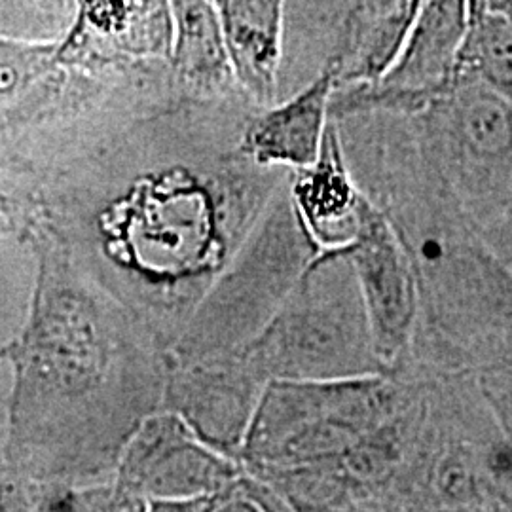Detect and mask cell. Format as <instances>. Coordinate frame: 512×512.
I'll list each match as a JSON object with an SVG mask.
<instances>
[{
    "instance_id": "obj_1",
    "label": "cell",
    "mask_w": 512,
    "mask_h": 512,
    "mask_svg": "<svg viewBox=\"0 0 512 512\" xmlns=\"http://www.w3.org/2000/svg\"><path fill=\"white\" fill-rule=\"evenodd\" d=\"M27 232L40 270L29 323L10 346L16 387L4 458L25 495L57 492L63 503L76 484H114L129 440L164 410L169 355L54 239Z\"/></svg>"
},
{
    "instance_id": "obj_2",
    "label": "cell",
    "mask_w": 512,
    "mask_h": 512,
    "mask_svg": "<svg viewBox=\"0 0 512 512\" xmlns=\"http://www.w3.org/2000/svg\"><path fill=\"white\" fill-rule=\"evenodd\" d=\"M234 353L266 384L389 374L374 348L348 245L315 256L270 325Z\"/></svg>"
},
{
    "instance_id": "obj_3",
    "label": "cell",
    "mask_w": 512,
    "mask_h": 512,
    "mask_svg": "<svg viewBox=\"0 0 512 512\" xmlns=\"http://www.w3.org/2000/svg\"><path fill=\"white\" fill-rule=\"evenodd\" d=\"M321 251L293 194L281 203L272 198L236 260L205 296L179 342L167 351L169 365L230 355L253 342Z\"/></svg>"
},
{
    "instance_id": "obj_4",
    "label": "cell",
    "mask_w": 512,
    "mask_h": 512,
    "mask_svg": "<svg viewBox=\"0 0 512 512\" xmlns=\"http://www.w3.org/2000/svg\"><path fill=\"white\" fill-rule=\"evenodd\" d=\"M414 120L427 158L482 232L512 196V99L458 71Z\"/></svg>"
},
{
    "instance_id": "obj_5",
    "label": "cell",
    "mask_w": 512,
    "mask_h": 512,
    "mask_svg": "<svg viewBox=\"0 0 512 512\" xmlns=\"http://www.w3.org/2000/svg\"><path fill=\"white\" fill-rule=\"evenodd\" d=\"M469 14L471 0H423L393 67L372 86L336 90L330 118L363 110L421 112L450 88L458 74Z\"/></svg>"
},
{
    "instance_id": "obj_6",
    "label": "cell",
    "mask_w": 512,
    "mask_h": 512,
    "mask_svg": "<svg viewBox=\"0 0 512 512\" xmlns=\"http://www.w3.org/2000/svg\"><path fill=\"white\" fill-rule=\"evenodd\" d=\"M116 492L122 505L209 503L238 478L234 458L205 444L171 412L152 414L129 440L118 467Z\"/></svg>"
},
{
    "instance_id": "obj_7",
    "label": "cell",
    "mask_w": 512,
    "mask_h": 512,
    "mask_svg": "<svg viewBox=\"0 0 512 512\" xmlns=\"http://www.w3.org/2000/svg\"><path fill=\"white\" fill-rule=\"evenodd\" d=\"M348 253L365 298L378 359L385 372H403L412 365L420 327V283L403 241L368 198Z\"/></svg>"
},
{
    "instance_id": "obj_8",
    "label": "cell",
    "mask_w": 512,
    "mask_h": 512,
    "mask_svg": "<svg viewBox=\"0 0 512 512\" xmlns=\"http://www.w3.org/2000/svg\"><path fill=\"white\" fill-rule=\"evenodd\" d=\"M173 31V0H78L57 63L65 71L97 73L171 59Z\"/></svg>"
},
{
    "instance_id": "obj_9",
    "label": "cell",
    "mask_w": 512,
    "mask_h": 512,
    "mask_svg": "<svg viewBox=\"0 0 512 512\" xmlns=\"http://www.w3.org/2000/svg\"><path fill=\"white\" fill-rule=\"evenodd\" d=\"M264 389L266 382L236 353L169 365L164 410L179 414L205 444L236 459Z\"/></svg>"
},
{
    "instance_id": "obj_10",
    "label": "cell",
    "mask_w": 512,
    "mask_h": 512,
    "mask_svg": "<svg viewBox=\"0 0 512 512\" xmlns=\"http://www.w3.org/2000/svg\"><path fill=\"white\" fill-rule=\"evenodd\" d=\"M336 73L329 61L302 92L255 116L243 131L239 152L262 167H310L321 154L329 128Z\"/></svg>"
},
{
    "instance_id": "obj_11",
    "label": "cell",
    "mask_w": 512,
    "mask_h": 512,
    "mask_svg": "<svg viewBox=\"0 0 512 512\" xmlns=\"http://www.w3.org/2000/svg\"><path fill=\"white\" fill-rule=\"evenodd\" d=\"M421 2L351 0L327 59L336 73V90L372 86L384 78L403 50Z\"/></svg>"
},
{
    "instance_id": "obj_12",
    "label": "cell",
    "mask_w": 512,
    "mask_h": 512,
    "mask_svg": "<svg viewBox=\"0 0 512 512\" xmlns=\"http://www.w3.org/2000/svg\"><path fill=\"white\" fill-rule=\"evenodd\" d=\"M291 194L311 238L323 251L346 247L357 238L366 196L351 175L334 122H329L319 158L298 169Z\"/></svg>"
},
{
    "instance_id": "obj_13",
    "label": "cell",
    "mask_w": 512,
    "mask_h": 512,
    "mask_svg": "<svg viewBox=\"0 0 512 512\" xmlns=\"http://www.w3.org/2000/svg\"><path fill=\"white\" fill-rule=\"evenodd\" d=\"M236 82L258 105L272 107L281 61L285 0H213Z\"/></svg>"
},
{
    "instance_id": "obj_14",
    "label": "cell",
    "mask_w": 512,
    "mask_h": 512,
    "mask_svg": "<svg viewBox=\"0 0 512 512\" xmlns=\"http://www.w3.org/2000/svg\"><path fill=\"white\" fill-rule=\"evenodd\" d=\"M171 63L192 95H219L236 80L213 0H173Z\"/></svg>"
},
{
    "instance_id": "obj_15",
    "label": "cell",
    "mask_w": 512,
    "mask_h": 512,
    "mask_svg": "<svg viewBox=\"0 0 512 512\" xmlns=\"http://www.w3.org/2000/svg\"><path fill=\"white\" fill-rule=\"evenodd\" d=\"M458 71H473L512 99V18L486 0H471Z\"/></svg>"
},
{
    "instance_id": "obj_16",
    "label": "cell",
    "mask_w": 512,
    "mask_h": 512,
    "mask_svg": "<svg viewBox=\"0 0 512 512\" xmlns=\"http://www.w3.org/2000/svg\"><path fill=\"white\" fill-rule=\"evenodd\" d=\"M482 234L494 247L495 253L512 268V196L501 215L490 226H486Z\"/></svg>"
},
{
    "instance_id": "obj_17",
    "label": "cell",
    "mask_w": 512,
    "mask_h": 512,
    "mask_svg": "<svg viewBox=\"0 0 512 512\" xmlns=\"http://www.w3.org/2000/svg\"><path fill=\"white\" fill-rule=\"evenodd\" d=\"M67 2V6L71 8V12H73L74 16V10H76V4H78V0H65Z\"/></svg>"
},
{
    "instance_id": "obj_18",
    "label": "cell",
    "mask_w": 512,
    "mask_h": 512,
    "mask_svg": "<svg viewBox=\"0 0 512 512\" xmlns=\"http://www.w3.org/2000/svg\"><path fill=\"white\" fill-rule=\"evenodd\" d=\"M486 2H488V4H497L499 0H486Z\"/></svg>"
}]
</instances>
